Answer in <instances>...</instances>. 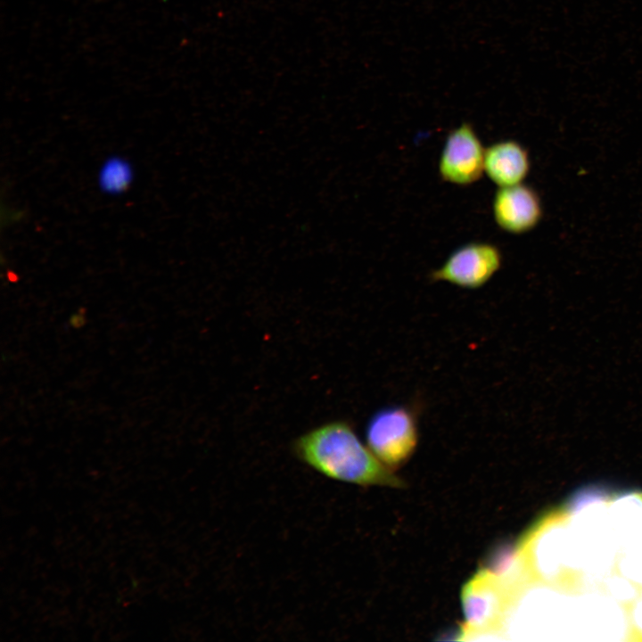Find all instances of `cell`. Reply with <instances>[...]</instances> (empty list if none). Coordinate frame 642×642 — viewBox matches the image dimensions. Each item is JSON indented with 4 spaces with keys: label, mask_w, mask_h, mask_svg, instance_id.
Instances as JSON below:
<instances>
[{
    "label": "cell",
    "mask_w": 642,
    "mask_h": 642,
    "mask_svg": "<svg viewBox=\"0 0 642 642\" xmlns=\"http://www.w3.org/2000/svg\"><path fill=\"white\" fill-rule=\"evenodd\" d=\"M543 521L523 543L528 574L541 582L586 575L541 588L546 633L642 639V494L584 497Z\"/></svg>",
    "instance_id": "obj_1"
},
{
    "label": "cell",
    "mask_w": 642,
    "mask_h": 642,
    "mask_svg": "<svg viewBox=\"0 0 642 642\" xmlns=\"http://www.w3.org/2000/svg\"><path fill=\"white\" fill-rule=\"evenodd\" d=\"M292 449L300 461L334 481L360 486L405 485L345 421L328 422L306 432L295 440Z\"/></svg>",
    "instance_id": "obj_2"
},
{
    "label": "cell",
    "mask_w": 642,
    "mask_h": 642,
    "mask_svg": "<svg viewBox=\"0 0 642 642\" xmlns=\"http://www.w3.org/2000/svg\"><path fill=\"white\" fill-rule=\"evenodd\" d=\"M366 445L389 469L404 465L418 443V426L413 409L402 405L377 410L366 427Z\"/></svg>",
    "instance_id": "obj_3"
},
{
    "label": "cell",
    "mask_w": 642,
    "mask_h": 642,
    "mask_svg": "<svg viewBox=\"0 0 642 642\" xmlns=\"http://www.w3.org/2000/svg\"><path fill=\"white\" fill-rule=\"evenodd\" d=\"M503 256L494 244L473 242L456 249L442 265L433 270V282H445L455 286L475 290L485 285L500 269Z\"/></svg>",
    "instance_id": "obj_4"
},
{
    "label": "cell",
    "mask_w": 642,
    "mask_h": 642,
    "mask_svg": "<svg viewBox=\"0 0 642 642\" xmlns=\"http://www.w3.org/2000/svg\"><path fill=\"white\" fill-rule=\"evenodd\" d=\"M485 148L473 126L463 122L452 129L442 148L438 169L444 181L456 185H469L484 172Z\"/></svg>",
    "instance_id": "obj_5"
},
{
    "label": "cell",
    "mask_w": 642,
    "mask_h": 642,
    "mask_svg": "<svg viewBox=\"0 0 642 642\" xmlns=\"http://www.w3.org/2000/svg\"><path fill=\"white\" fill-rule=\"evenodd\" d=\"M506 587L492 572L482 570L465 584L461 593L468 629L485 630L498 621L506 608Z\"/></svg>",
    "instance_id": "obj_6"
},
{
    "label": "cell",
    "mask_w": 642,
    "mask_h": 642,
    "mask_svg": "<svg viewBox=\"0 0 642 642\" xmlns=\"http://www.w3.org/2000/svg\"><path fill=\"white\" fill-rule=\"evenodd\" d=\"M492 214L500 229L519 235L539 224L542 205L536 191L521 183L498 187L492 201Z\"/></svg>",
    "instance_id": "obj_7"
},
{
    "label": "cell",
    "mask_w": 642,
    "mask_h": 642,
    "mask_svg": "<svg viewBox=\"0 0 642 642\" xmlns=\"http://www.w3.org/2000/svg\"><path fill=\"white\" fill-rule=\"evenodd\" d=\"M530 167L527 150L516 141H499L485 148L484 172L498 187L521 184Z\"/></svg>",
    "instance_id": "obj_8"
},
{
    "label": "cell",
    "mask_w": 642,
    "mask_h": 642,
    "mask_svg": "<svg viewBox=\"0 0 642 642\" xmlns=\"http://www.w3.org/2000/svg\"><path fill=\"white\" fill-rule=\"evenodd\" d=\"M131 180L129 165L120 159L108 160L101 170L100 184L110 193L125 190Z\"/></svg>",
    "instance_id": "obj_9"
},
{
    "label": "cell",
    "mask_w": 642,
    "mask_h": 642,
    "mask_svg": "<svg viewBox=\"0 0 642 642\" xmlns=\"http://www.w3.org/2000/svg\"><path fill=\"white\" fill-rule=\"evenodd\" d=\"M82 309H79L77 313H74L70 318V324L75 328L81 327L85 325L86 319L84 317V312H81Z\"/></svg>",
    "instance_id": "obj_10"
}]
</instances>
